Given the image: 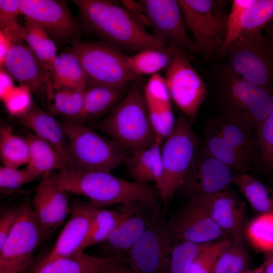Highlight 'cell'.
Masks as SVG:
<instances>
[{
	"label": "cell",
	"mask_w": 273,
	"mask_h": 273,
	"mask_svg": "<svg viewBox=\"0 0 273 273\" xmlns=\"http://www.w3.org/2000/svg\"><path fill=\"white\" fill-rule=\"evenodd\" d=\"M56 173L59 183L68 193L84 197L100 208L130 202L157 205L160 199L155 186L129 181L110 172L66 167Z\"/></svg>",
	"instance_id": "cell-1"
},
{
	"label": "cell",
	"mask_w": 273,
	"mask_h": 273,
	"mask_svg": "<svg viewBox=\"0 0 273 273\" xmlns=\"http://www.w3.org/2000/svg\"><path fill=\"white\" fill-rule=\"evenodd\" d=\"M86 26L122 52L166 45L147 32L121 5L107 0H75Z\"/></svg>",
	"instance_id": "cell-2"
},
{
	"label": "cell",
	"mask_w": 273,
	"mask_h": 273,
	"mask_svg": "<svg viewBox=\"0 0 273 273\" xmlns=\"http://www.w3.org/2000/svg\"><path fill=\"white\" fill-rule=\"evenodd\" d=\"M135 80L120 103L106 116L94 121L93 127L104 133L129 154L148 148L157 135L147 109L144 85Z\"/></svg>",
	"instance_id": "cell-3"
},
{
	"label": "cell",
	"mask_w": 273,
	"mask_h": 273,
	"mask_svg": "<svg viewBox=\"0 0 273 273\" xmlns=\"http://www.w3.org/2000/svg\"><path fill=\"white\" fill-rule=\"evenodd\" d=\"M213 71L221 115L257 130L273 110L272 91L245 80L227 64Z\"/></svg>",
	"instance_id": "cell-4"
},
{
	"label": "cell",
	"mask_w": 273,
	"mask_h": 273,
	"mask_svg": "<svg viewBox=\"0 0 273 273\" xmlns=\"http://www.w3.org/2000/svg\"><path fill=\"white\" fill-rule=\"evenodd\" d=\"M202 144L193 129L190 119L180 114L176 119L172 131L161 146L163 173L158 191L163 205V213L182 183Z\"/></svg>",
	"instance_id": "cell-5"
},
{
	"label": "cell",
	"mask_w": 273,
	"mask_h": 273,
	"mask_svg": "<svg viewBox=\"0 0 273 273\" xmlns=\"http://www.w3.org/2000/svg\"><path fill=\"white\" fill-rule=\"evenodd\" d=\"M186 26L193 35L197 53L206 60L221 57L227 34L229 15L224 2L178 0Z\"/></svg>",
	"instance_id": "cell-6"
},
{
	"label": "cell",
	"mask_w": 273,
	"mask_h": 273,
	"mask_svg": "<svg viewBox=\"0 0 273 273\" xmlns=\"http://www.w3.org/2000/svg\"><path fill=\"white\" fill-rule=\"evenodd\" d=\"M73 166L85 170L110 172L123 163L129 153L91 127L72 120L62 123Z\"/></svg>",
	"instance_id": "cell-7"
},
{
	"label": "cell",
	"mask_w": 273,
	"mask_h": 273,
	"mask_svg": "<svg viewBox=\"0 0 273 273\" xmlns=\"http://www.w3.org/2000/svg\"><path fill=\"white\" fill-rule=\"evenodd\" d=\"M70 51L82 65L87 86L126 85L140 78L130 68L128 56L107 42L75 41Z\"/></svg>",
	"instance_id": "cell-8"
},
{
	"label": "cell",
	"mask_w": 273,
	"mask_h": 273,
	"mask_svg": "<svg viewBox=\"0 0 273 273\" xmlns=\"http://www.w3.org/2000/svg\"><path fill=\"white\" fill-rule=\"evenodd\" d=\"M175 241L158 207L151 212L144 233L127 253V264L138 273H169Z\"/></svg>",
	"instance_id": "cell-9"
},
{
	"label": "cell",
	"mask_w": 273,
	"mask_h": 273,
	"mask_svg": "<svg viewBox=\"0 0 273 273\" xmlns=\"http://www.w3.org/2000/svg\"><path fill=\"white\" fill-rule=\"evenodd\" d=\"M18 207L16 222L0 248V269L15 273L29 267L35 251L46 239L32 206L25 202Z\"/></svg>",
	"instance_id": "cell-10"
},
{
	"label": "cell",
	"mask_w": 273,
	"mask_h": 273,
	"mask_svg": "<svg viewBox=\"0 0 273 273\" xmlns=\"http://www.w3.org/2000/svg\"><path fill=\"white\" fill-rule=\"evenodd\" d=\"M226 63L245 80L271 91L273 58L262 37L239 36L226 50Z\"/></svg>",
	"instance_id": "cell-11"
},
{
	"label": "cell",
	"mask_w": 273,
	"mask_h": 273,
	"mask_svg": "<svg viewBox=\"0 0 273 273\" xmlns=\"http://www.w3.org/2000/svg\"><path fill=\"white\" fill-rule=\"evenodd\" d=\"M235 171L201 145L176 193L190 200L213 195L232 183Z\"/></svg>",
	"instance_id": "cell-12"
},
{
	"label": "cell",
	"mask_w": 273,
	"mask_h": 273,
	"mask_svg": "<svg viewBox=\"0 0 273 273\" xmlns=\"http://www.w3.org/2000/svg\"><path fill=\"white\" fill-rule=\"evenodd\" d=\"M171 99L183 114L195 118L206 99V84L193 68L189 54L176 51L174 59L164 77Z\"/></svg>",
	"instance_id": "cell-13"
},
{
	"label": "cell",
	"mask_w": 273,
	"mask_h": 273,
	"mask_svg": "<svg viewBox=\"0 0 273 273\" xmlns=\"http://www.w3.org/2000/svg\"><path fill=\"white\" fill-rule=\"evenodd\" d=\"M152 34L164 44L187 53H197L189 35L178 1L141 0Z\"/></svg>",
	"instance_id": "cell-14"
},
{
	"label": "cell",
	"mask_w": 273,
	"mask_h": 273,
	"mask_svg": "<svg viewBox=\"0 0 273 273\" xmlns=\"http://www.w3.org/2000/svg\"><path fill=\"white\" fill-rule=\"evenodd\" d=\"M167 222L175 241L210 243L226 234L209 215L204 196L189 200Z\"/></svg>",
	"instance_id": "cell-15"
},
{
	"label": "cell",
	"mask_w": 273,
	"mask_h": 273,
	"mask_svg": "<svg viewBox=\"0 0 273 273\" xmlns=\"http://www.w3.org/2000/svg\"><path fill=\"white\" fill-rule=\"evenodd\" d=\"M68 194L59 183L56 171L42 176L35 189L32 206L46 238L60 227L70 214Z\"/></svg>",
	"instance_id": "cell-16"
},
{
	"label": "cell",
	"mask_w": 273,
	"mask_h": 273,
	"mask_svg": "<svg viewBox=\"0 0 273 273\" xmlns=\"http://www.w3.org/2000/svg\"><path fill=\"white\" fill-rule=\"evenodd\" d=\"M21 13L41 26L58 41L68 40L79 31L78 24L64 1L21 0Z\"/></svg>",
	"instance_id": "cell-17"
},
{
	"label": "cell",
	"mask_w": 273,
	"mask_h": 273,
	"mask_svg": "<svg viewBox=\"0 0 273 273\" xmlns=\"http://www.w3.org/2000/svg\"><path fill=\"white\" fill-rule=\"evenodd\" d=\"M101 208L89 202L71 206L70 216L52 248L35 263L41 264L56 259L70 256L80 251L90 222Z\"/></svg>",
	"instance_id": "cell-18"
},
{
	"label": "cell",
	"mask_w": 273,
	"mask_h": 273,
	"mask_svg": "<svg viewBox=\"0 0 273 273\" xmlns=\"http://www.w3.org/2000/svg\"><path fill=\"white\" fill-rule=\"evenodd\" d=\"M22 41L12 45L3 68L12 78L28 87L31 92L46 93L51 83L49 70Z\"/></svg>",
	"instance_id": "cell-19"
},
{
	"label": "cell",
	"mask_w": 273,
	"mask_h": 273,
	"mask_svg": "<svg viewBox=\"0 0 273 273\" xmlns=\"http://www.w3.org/2000/svg\"><path fill=\"white\" fill-rule=\"evenodd\" d=\"M206 209L212 220L235 240L243 241L246 228V204L233 191L226 189L204 196Z\"/></svg>",
	"instance_id": "cell-20"
},
{
	"label": "cell",
	"mask_w": 273,
	"mask_h": 273,
	"mask_svg": "<svg viewBox=\"0 0 273 273\" xmlns=\"http://www.w3.org/2000/svg\"><path fill=\"white\" fill-rule=\"evenodd\" d=\"M144 94L156 134L164 141L172 131L176 122L164 78L158 73L152 75L144 86Z\"/></svg>",
	"instance_id": "cell-21"
},
{
	"label": "cell",
	"mask_w": 273,
	"mask_h": 273,
	"mask_svg": "<svg viewBox=\"0 0 273 273\" xmlns=\"http://www.w3.org/2000/svg\"><path fill=\"white\" fill-rule=\"evenodd\" d=\"M126 261L125 255L100 257L81 251L33 265L30 273H100L114 265L126 263Z\"/></svg>",
	"instance_id": "cell-22"
},
{
	"label": "cell",
	"mask_w": 273,
	"mask_h": 273,
	"mask_svg": "<svg viewBox=\"0 0 273 273\" xmlns=\"http://www.w3.org/2000/svg\"><path fill=\"white\" fill-rule=\"evenodd\" d=\"M20 123L33 134L56 149L73 166L69 147L63 127L53 114L33 105L23 115L18 118Z\"/></svg>",
	"instance_id": "cell-23"
},
{
	"label": "cell",
	"mask_w": 273,
	"mask_h": 273,
	"mask_svg": "<svg viewBox=\"0 0 273 273\" xmlns=\"http://www.w3.org/2000/svg\"><path fill=\"white\" fill-rule=\"evenodd\" d=\"M157 205L143 204L134 214L123 221L102 244L110 256L125 255L147 228L151 213Z\"/></svg>",
	"instance_id": "cell-24"
},
{
	"label": "cell",
	"mask_w": 273,
	"mask_h": 273,
	"mask_svg": "<svg viewBox=\"0 0 273 273\" xmlns=\"http://www.w3.org/2000/svg\"><path fill=\"white\" fill-rule=\"evenodd\" d=\"M126 85H89L85 91L83 108L74 120L84 124L108 115L126 95Z\"/></svg>",
	"instance_id": "cell-25"
},
{
	"label": "cell",
	"mask_w": 273,
	"mask_h": 273,
	"mask_svg": "<svg viewBox=\"0 0 273 273\" xmlns=\"http://www.w3.org/2000/svg\"><path fill=\"white\" fill-rule=\"evenodd\" d=\"M164 141L157 136L150 147L129 154L125 159V164L132 181L147 185L155 183L158 190L163 173L161 146Z\"/></svg>",
	"instance_id": "cell-26"
},
{
	"label": "cell",
	"mask_w": 273,
	"mask_h": 273,
	"mask_svg": "<svg viewBox=\"0 0 273 273\" xmlns=\"http://www.w3.org/2000/svg\"><path fill=\"white\" fill-rule=\"evenodd\" d=\"M54 89H77L85 91L87 77L77 56L70 50L56 56L49 69Z\"/></svg>",
	"instance_id": "cell-27"
},
{
	"label": "cell",
	"mask_w": 273,
	"mask_h": 273,
	"mask_svg": "<svg viewBox=\"0 0 273 273\" xmlns=\"http://www.w3.org/2000/svg\"><path fill=\"white\" fill-rule=\"evenodd\" d=\"M29 146V158L26 168L41 177L44 174L70 166L66 159L53 146L29 133L26 138Z\"/></svg>",
	"instance_id": "cell-28"
},
{
	"label": "cell",
	"mask_w": 273,
	"mask_h": 273,
	"mask_svg": "<svg viewBox=\"0 0 273 273\" xmlns=\"http://www.w3.org/2000/svg\"><path fill=\"white\" fill-rule=\"evenodd\" d=\"M177 51L167 45L147 48L128 56V63L138 77L153 75L161 70H166L170 66Z\"/></svg>",
	"instance_id": "cell-29"
},
{
	"label": "cell",
	"mask_w": 273,
	"mask_h": 273,
	"mask_svg": "<svg viewBox=\"0 0 273 273\" xmlns=\"http://www.w3.org/2000/svg\"><path fill=\"white\" fill-rule=\"evenodd\" d=\"M203 145L208 152L235 172L246 173L250 160L230 146L210 120L206 125Z\"/></svg>",
	"instance_id": "cell-30"
},
{
	"label": "cell",
	"mask_w": 273,
	"mask_h": 273,
	"mask_svg": "<svg viewBox=\"0 0 273 273\" xmlns=\"http://www.w3.org/2000/svg\"><path fill=\"white\" fill-rule=\"evenodd\" d=\"M232 183L259 214H273V191L252 175L235 171Z\"/></svg>",
	"instance_id": "cell-31"
},
{
	"label": "cell",
	"mask_w": 273,
	"mask_h": 273,
	"mask_svg": "<svg viewBox=\"0 0 273 273\" xmlns=\"http://www.w3.org/2000/svg\"><path fill=\"white\" fill-rule=\"evenodd\" d=\"M210 121L230 146L250 160L254 148L257 147L256 141L251 136L252 130L223 115Z\"/></svg>",
	"instance_id": "cell-32"
},
{
	"label": "cell",
	"mask_w": 273,
	"mask_h": 273,
	"mask_svg": "<svg viewBox=\"0 0 273 273\" xmlns=\"http://www.w3.org/2000/svg\"><path fill=\"white\" fill-rule=\"evenodd\" d=\"M21 38L49 70L56 55V46L49 34L39 25L25 18Z\"/></svg>",
	"instance_id": "cell-33"
},
{
	"label": "cell",
	"mask_w": 273,
	"mask_h": 273,
	"mask_svg": "<svg viewBox=\"0 0 273 273\" xmlns=\"http://www.w3.org/2000/svg\"><path fill=\"white\" fill-rule=\"evenodd\" d=\"M85 91L77 89H54L50 84L47 90L48 104L53 115H59L69 120H75L83 106Z\"/></svg>",
	"instance_id": "cell-34"
},
{
	"label": "cell",
	"mask_w": 273,
	"mask_h": 273,
	"mask_svg": "<svg viewBox=\"0 0 273 273\" xmlns=\"http://www.w3.org/2000/svg\"><path fill=\"white\" fill-rule=\"evenodd\" d=\"M0 156L3 165L19 168L27 165L29 158V146L26 138L14 134L11 127L0 128Z\"/></svg>",
	"instance_id": "cell-35"
},
{
	"label": "cell",
	"mask_w": 273,
	"mask_h": 273,
	"mask_svg": "<svg viewBox=\"0 0 273 273\" xmlns=\"http://www.w3.org/2000/svg\"><path fill=\"white\" fill-rule=\"evenodd\" d=\"M272 20L273 0H252L244 12L239 36L261 38Z\"/></svg>",
	"instance_id": "cell-36"
},
{
	"label": "cell",
	"mask_w": 273,
	"mask_h": 273,
	"mask_svg": "<svg viewBox=\"0 0 273 273\" xmlns=\"http://www.w3.org/2000/svg\"><path fill=\"white\" fill-rule=\"evenodd\" d=\"M248 261L243 241L232 239L218 257L211 273H242L247 270Z\"/></svg>",
	"instance_id": "cell-37"
},
{
	"label": "cell",
	"mask_w": 273,
	"mask_h": 273,
	"mask_svg": "<svg viewBox=\"0 0 273 273\" xmlns=\"http://www.w3.org/2000/svg\"><path fill=\"white\" fill-rule=\"evenodd\" d=\"M210 243L175 241L170 253L169 273H188L194 260Z\"/></svg>",
	"instance_id": "cell-38"
},
{
	"label": "cell",
	"mask_w": 273,
	"mask_h": 273,
	"mask_svg": "<svg viewBox=\"0 0 273 273\" xmlns=\"http://www.w3.org/2000/svg\"><path fill=\"white\" fill-rule=\"evenodd\" d=\"M251 243L264 253L273 251V214H260L245 229Z\"/></svg>",
	"instance_id": "cell-39"
},
{
	"label": "cell",
	"mask_w": 273,
	"mask_h": 273,
	"mask_svg": "<svg viewBox=\"0 0 273 273\" xmlns=\"http://www.w3.org/2000/svg\"><path fill=\"white\" fill-rule=\"evenodd\" d=\"M21 13V1H0V27L13 43L22 40L21 26L18 22Z\"/></svg>",
	"instance_id": "cell-40"
},
{
	"label": "cell",
	"mask_w": 273,
	"mask_h": 273,
	"mask_svg": "<svg viewBox=\"0 0 273 273\" xmlns=\"http://www.w3.org/2000/svg\"><path fill=\"white\" fill-rule=\"evenodd\" d=\"M256 140L264 170L273 171V110L256 130Z\"/></svg>",
	"instance_id": "cell-41"
},
{
	"label": "cell",
	"mask_w": 273,
	"mask_h": 273,
	"mask_svg": "<svg viewBox=\"0 0 273 273\" xmlns=\"http://www.w3.org/2000/svg\"><path fill=\"white\" fill-rule=\"evenodd\" d=\"M232 240L226 239L210 243L194 260L188 273H211L218 257Z\"/></svg>",
	"instance_id": "cell-42"
},
{
	"label": "cell",
	"mask_w": 273,
	"mask_h": 273,
	"mask_svg": "<svg viewBox=\"0 0 273 273\" xmlns=\"http://www.w3.org/2000/svg\"><path fill=\"white\" fill-rule=\"evenodd\" d=\"M31 92L26 86H15L2 100L7 111L17 118L25 114L33 105Z\"/></svg>",
	"instance_id": "cell-43"
},
{
	"label": "cell",
	"mask_w": 273,
	"mask_h": 273,
	"mask_svg": "<svg viewBox=\"0 0 273 273\" xmlns=\"http://www.w3.org/2000/svg\"><path fill=\"white\" fill-rule=\"evenodd\" d=\"M40 178L26 167L19 169L3 165L0 167L1 192L19 189Z\"/></svg>",
	"instance_id": "cell-44"
},
{
	"label": "cell",
	"mask_w": 273,
	"mask_h": 273,
	"mask_svg": "<svg viewBox=\"0 0 273 273\" xmlns=\"http://www.w3.org/2000/svg\"><path fill=\"white\" fill-rule=\"evenodd\" d=\"M252 0H234L228 16L227 34L221 53L223 56L226 49L240 35L242 17L244 11Z\"/></svg>",
	"instance_id": "cell-45"
},
{
	"label": "cell",
	"mask_w": 273,
	"mask_h": 273,
	"mask_svg": "<svg viewBox=\"0 0 273 273\" xmlns=\"http://www.w3.org/2000/svg\"><path fill=\"white\" fill-rule=\"evenodd\" d=\"M19 207L14 206L2 211L0 217V248L3 246L16 222Z\"/></svg>",
	"instance_id": "cell-46"
},
{
	"label": "cell",
	"mask_w": 273,
	"mask_h": 273,
	"mask_svg": "<svg viewBox=\"0 0 273 273\" xmlns=\"http://www.w3.org/2000/svg\"><path fill=\"white\" fill-rule=\"evenodd\" d=\"M120 5L135 19L145 27H150L145 10L139 1L122 0L119 1Z\"/></svg>",
	"instance_id": "cell-47"
},
{
	"label": "cell",
	"mask_w": 273,
	"mask_h": 273,
	"mask_svg": "<svg viewBox=\"0 0 273 273\" xmlns=\"http://www.w3.org/2000/svg\"><path fill=\"white\" fill-rule=\"evenodd\" d=\"M14 43L5 34L0 31V64L3 68L7 56Z\"/></svg>",
	"instance_id": "cell-48"
},
{
	"label": "cell",
	"mask_w": 273,
	"mask_h": 273,
	"mask_svg": "<svg viewBox=\"0 0 273 273\" xmlns=\"http://www.w3.org/2000/svg\"><path fill=\"white\" fill-rule=\"evenodd\" d=\"M0 97L2 100L15 87L12 81V77L6 71H1Z\"/></svg>",
	"instance_id": "cell-49"
},
{
	"label": "cell",
	"mask_w": 273,
	"mask_h": 273,
	"mask_svg": "<svg viewBox=\"0 0 273 273\" xmlns=\"http://www.w3.org/2000/svg\"><path fill=\"white\" fill-rule=\"evenodd\" d=\"M125 264L127 263L114 265L100 273H138Z\"/></svg>",
	"instance_id": "cell-50"
},
{
	"label": "cell",
	"mask_w": 273,
	"mask_h": 273,
	"mask_svg": "<svg viewBox=\"0 0 273 273\" xmlns=\"http://www.w3.org/2000/svg\"><path fill=\"white\" fill-rule=\"evenodd\" d=\"M263 273H273V251L265 253Z\"/></svg>",
	"instance_id": "cell-51"
},
{
	"label": "cell",
	"mask_w": 273,
	"mask_h": 273,
	"mask_svg": "<svg viewBox=\"0 0 273 273\" xmlns=\"http://www.w3.org/2000/svg\"><path fill=\"white\" fill-rule=\"evenodd\" d=\"M267 33L273 42V20L266 27Z\"/></svg>",
	"instance_id": "cell-52"
},
{
	"label": "cell",
	"mask_w": 273,
	"mask_h": 273,
	"mask_svg": "<svg viewBox=\"0 0 273 273\" xmlns=\"http://www.w3.org/2000/svg\"><path fill=\"white\" fill-rule=\"evenodd\" d=\"M264 268V264L262 263L258 267L252 270H247L242 273H259Z\"/></svg>",
	"instance_id": "cell-53"
},
{
	"label": "cell",
	"mask_w": 273,
	"mask_h": 273,
	"mask_svg": "<svg viewBox=\"0 0 273 273\" xmlns=\"http://www.w3.org/2000/svg\"><path fill=\"white\" fill-rule=\"evenodd\" d=\"M0 273H15L12 271L0 269Z\"/></svg>",
	"instance_id": "cell-54"
},
{
	"label": "cell",
	"mask_w": 273,
	"mask_h": 273,
	"mask_svg": "<svg viewBox=\"0 0 273 273\" xmlns=\"http://www.w3.org/2000/svg\"><path fill=\"white\" fill-rule=\"evenodd\" d=\"M263 270H264V268L259 273H263Z\"/></svg>",
	"instance_id": "cell-55"
},
{
	"label": "cell",
	"mask_w": 273,
	"mask_h": 273,
	"mask_svg": "<svg viewBox=\"0 0 273 273\" xmlns=\"http://www.w3.org/2000/svg\"><path fill=\"white\" fill-rule=\"evenodd\" d=\"M272 172H273V171H272Z\"/></svg>",
	"instance_id": "cell-56"
}]
</instances>
